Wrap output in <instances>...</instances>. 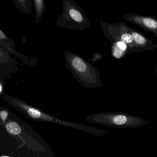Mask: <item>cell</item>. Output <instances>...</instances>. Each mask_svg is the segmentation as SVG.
<instances>
[{"mask_svg": "<svg viewBox=\"0 0 157 157\" xmlns=\"http://www.w3.org/2000/svg\"><path fill=\"white\" fill-rule=\"evenodd\" d=\"M63 55L67 69L79 84L90 88L103 85L100 72L97 68L71 52L65 51Z\"/></svg>", "mask_w": 157, "mask_h": 157, "instance_id": "obj_1", "label": "cell"}, {"mask_svg": "<svg viewBox=\"0 0 157 157\" xmlns=\"http://www.w3.org/2000/svg\"><path fill=\"white\" fill-rule=\"evenodd\" d=\"M63 11L55 24L59 27L74 30H83L91 26L82 7L73 0H62Z\"/></svg>", "mask_w": 157, "mask_h": 157, "instance_id": "obj_2", "label": "cell"}, {"mask_svg": "<svg viewBox=\"0 0 157 157\" xmlns=\"http://www.w3.org/2000/svg\"><path fill=\"white\" fill-rule=\"evenodd\" d=\"M101 25L104 35L113 43L116 41L124 42L128 49H136L129 27L123 22L109 24L100 20Z\"/></svg>", "mask_w": 157, "mask_h": 157, "instance_id": "obj_3", "label": "cell"}, {"mask_svg": "<svg viewBox=\"0 0 157 157\" xmlns=\"http://www.w3.org/2000/svg\"><path fill=\"white\" fill-rule=\"evenodd\" d=\"M123 17L128 22L153 33L157 37V19L135 14H123Z\"/></svg>", "mask_w": 157, "mask_h": 157, "instance_id": "obj_4", "label": "cell"}, {"mask_svg": "<svg viewBox=\"0 0 157 157\" xmlns=\"http://www.w3.org/2000/svg\"><path fill=\"white\" fill-rule=\"evenodd\" d=\"M129 30L132 36L136 48L151 49L155 48L152 41L150 40L144 35L129 27Z\"/></svg>", "mask_w": 157, "mask_h": 157, "instance_id": "obj_5", "label": "cell"}, {"mask_svg": "<svg viewBox=\"0 0 157 157\" xmlns=\"http://www.w3.org/2000/svg\"><path fill=\"white\" fill-rule=\"evenodd\" d=\"M16 8L25 14L32 13V2L31 0H12Z\"/></svg>", "mask_w": 157, "mask_h": 157, "instance_id": "obj_6", "label": "cell"}, {"mask_svg": "<svg viewBox=\"0 0 157 157\" xmlns=\"http://www.w3.org/2000/svg\"><path fill=\"white\" fill-rule=\"evenodd\" d=\"M35 8V19L38 23L46 12L45 0H33Z\"/></svg>", "mask_w": 157, "mask_h": 157, "instance_id": "obj_7", "label": "cell"}, {"mask_svg": "<svg viewBox=\"0 0 157 157\" xmlns=\"http://www.w3.org/2000/svg\"><path fill=\"white\" fill-rule=\"evenodd\" d=\"M112 44L113 54L117 58L121 57L127 48V45L121 41H116Z\"/></svg>", "mask_w": 157, "mask_h": 157, "instance_id": "obj_8", "label": "cell"}, {"mask_svg": "<svg viewBox=\"0 0 157 157\" xmlns=\"http://www.w3.org/2000/svg\"><path fill=\"white\" fill-rule=\"evenodd\" d=\"M7 131L12 135H18L22 132V129L19 124L16 122H10L6 125Z\"/></svg>", "mask_w": 157, "mask_h": 157, "instance_id": "obj_9", "label": "cell"}, {"mask_svg": "<svg viewBox=\"0 0 157 157\" xmlns=\"http://www.w3.org/2000/svg\"><path fill=\"white\" fill-rule=\"evenodd\" d=\"M9 41H8V38L6 36L5 34L2 30H0V43H2L4 42L5 44L7 43V44H9Z\"/></svg>", "mask_w": 157, "mask_h": 157, "instance_id": "obj_10", "label": "cell"}, {"mask_svg": "<svg viewBox=\"0 0 157 157\" xmlns=\"http://www.w3.org/2000/svg\"><path fill=\"white\" fill-rule=\"evenodd\" d=\"M102 57H103L101 53H96L93 54V57L91 59V61L92 62H95L98 60H101V59H102Z\"/></svg>", "mask_w": 157, "mask_h": 157, "instance_id": "obj_11", "label": "cell"}, {"mask_svg": "<svg viewBox=\"0 0 157 157\" xmlns=\"http://www.w3.org/2000/svg\"><path fill=\"white\" fill-rule=\"evenodd\" d=\"M2 86H1V85L0 84V93H1V91H2Z\"/></svg>", "mask_w": 157, "mask_h": 157, "instance_id": "obj_12", "label": "cell"}]
</instances>
